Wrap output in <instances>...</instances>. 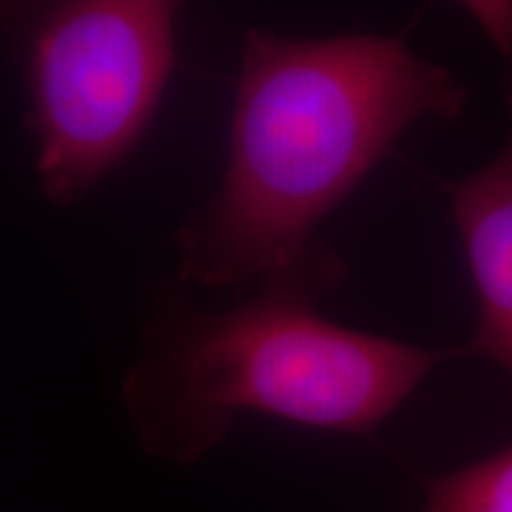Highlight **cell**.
<instances>
[{"label":"cell","instance_id":"6da1fadb","mask_svg":"<svg viewBox=\"0 0 512 512\" xmlns=\"http://www.w3.org/2000/svg\"><path fill=\"white\" fill-rule=\"evenodd\" d=\"M465 88L394 36L290 41L252 29L221 190L178 233L181 278L233 287L337 278L316 228L422 117L456 119Z\"/></svg>","mask_w":512,"mask_h":512},{"label":"cell","instance_id":"7a4b0ae2","mask_svg":"<svg viewBox=\"0 0 512 512\" xmlns=\"http://www.w3.org/2000/svg\"><path fill=\"white\" fill-rule=\"evenodd\" d=\"M325 287L304 275L273 280L221 313L166 299L121 387L147 456L195 463L238 413L351 434L380 425L441 354L330 323L313 309Z\"/></svg>","mask_w":512,"mask_h":512},{"label":"cell","instance_id":"3957f363","mask_svg":"<svg viewBox=\"0 0 512 512\" xmlns=\"http://www.w3.org/2000/svg\"><path fill=\"white\" fill-rule=\"evenodd\" d=\"M176 5L76 0L29 29V124L53 204L83 200L150 128L176 62Z\"/></svg>","mask_w":512,"mask_h":512},{"label":"cell","instance_id":"277c9868","mask_svg":"<svg viewBox=\"0 0 512 512\" xmlns=\"http://www.w3.org/2000/svg\"><path fill=\"white\" fill-rule=\"evenodd\" d=\"M498 50L508 64V140L489 164L448 190L479 297L472 351L512 373V46Z\"/></svg>","mask_w":512,"mask_h":512},{"label":"cell","instance_id":"5b68a950","mask_svg":"<svg viewBox=\"0 0 512 512\" xmlns=\"http://www.w3.org/2000/svg\"><path fill=\"white\" fill-rule=\"evenodd\" d=\"M425 512H512V446L432 482Z\"/></svg>","mask_w":512,"mask_h":512}]
</instances>
